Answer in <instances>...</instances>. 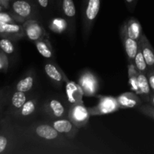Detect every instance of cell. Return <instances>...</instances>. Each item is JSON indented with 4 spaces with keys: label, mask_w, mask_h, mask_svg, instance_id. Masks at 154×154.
I'll use <instances>...</instances> for the list:
<instances>
[{
    "label": "cell",
    "mask_w": 154,
    "mask_h": 154,
    "mask_svg": "<svg viewBox=\"0 0 154 154\" xmlns=\"http://www.w3.org/2000/svg\"><path fill=\"white\" fill-rule=\"evenodd\" d=\"M38 105V100L36 98L30 99L27 100L25 103L24 104L21 108L18 110L19 114L21 117H27L31 116L32 114H34L36 111Z\"/></svg>",
    "instance_id": "20"
},
{
    "label": "cell",
    "mask_w": 154,
    "mask_h": 154,
    "mask_svg": "<svg viewBox=\"0 0 154 154\" xmlns=\"http://www.w3.org/2000/svg\"><path fill=\"white\" fill-rule=\"evenodd\" d=\"M79 85L85 96H95L98 90V82L97 78L91 72H85L79 78Z\"/></svg>",
    "instance_id": "8"
},
{
    "label": "cell",
    "mask_w": 154,
    "mask_h": 154,
    "mask_svg": "<svg viewBox=\"0 0 154 154\" xmlns=\"http://www.w3.org/2000/svg\"><path fill=\"white\" fill-rule=\"evenodd\" d=\"M61 11L67 22L69 34H73L75 30V14H76L73 0H62Z\"/></svg>",
    "instance_id": "9"
},
{
    "label": "cell",
    "mask_w": 154,
    "mask_h": 154,
    "mask_svg": "<svg viewBox=\"0 0 154 154\" xmlns=\"http://www.w3.org/2000/svg\"><path fill=\"white\" fill-rule=\"evenodd\" d=\"M45 72L51 81L58 84H61L63 82L64 77L63 72L52 63H46L45 65Z\"/></svg>",
    "instance_id": "17"
},
{
    "label": "cell",
    "mask_w": 154,
    "mask_h": 154,
    "mask_svg": "<svg viewBox=\"0 0 154 154\" xmlns=\"http://www.w3.org/2000/svg\"><path fill=\"white\" fill-rule=\"evenodd\" d=\"M101 0H82V34L85 40L90 35L97 16L101 8Z\"/></svg>",
    "instance_id": "1"
},
{
    "label": "cell",
    "mask_w": 154,
    "mask_h": 154,
    "mask_svg": "<svg viewBox=\"0 0 154 154\" xmlns=\"http://www.w3.org/2000/svg\"><path fill=\"white\" fill-rule=\"evenodd\" d=\"M34 132L39 138L45 141H54L62 136L51 125L39 124L34 129Z\"/></svg>",
    "instance_id": "13"
},
{
    "label": "cell",
    "mask_w": 154,
    "mask_h": 154,
    "mask_svg": "<svg viewBox=\"0 0 154 154\" xmlns=\"http://www.w3.org/2000/svg\"><path fill=\"white\" fill-rule=\"evenodd\" d=\"M137 84H138V88L140 90L139 95L141 96V99L149 102L151 89L146 74L141 73V72L137 73Z\"/></svg>",
    "instance_id": "16"
},
{
    "label": "cell",
    "mask_w": 154,
    "mask_h": 154,
    "mask_svg": "<svg viewBox=\"0 0 154 154\" xmlns=\"http://www.w3.org/2000/svg\"><path fill=\"white\" fill-rule=\"evenodd\" d=\"M8 145V139L3 135H0V153H3Z\"/></svg>",
    "instance_id": "29"
},
{
    "label": "cell",
    "mask_w": 154,
    "mask_h": 154,
    "mask_svg": "<svg viewBox=\"0 0 154 154\" xmlns=\"http://www.w3.org/2000/svg\"><path fill=\"white\" fill-rule=\"evenodd\" d=\"M27 101V96L25 93L17 90L11 97V105L15 109L18 110Z\"/></svg>",
    "instance_id": "24"
},
{
    "label": "cell",
    "mask_w": 154,
    "mask_h": 154,
    "mask_svg": "<svg viewBox=\"0 0 154 154\" xmlns=\"http://www.w3.org/2000/svg\"><path fill=\"white\" fill-rule=\"evenodd\" d=\"M13 21V18L8 14L4 13V12H0V22L12 23Z\"/></svg>",
    "instance_id": "28"
},
{
    "label": "cell",
    "mask_w": 154,
    "mask_h": 154,
    "mask_svg": "<svg viewBox=\"0 0 154 154\" xmlns=\"http://www.w3.org/2000/svg\"><path fill=\"white\" fill-rule=\"evenodd\" d=\"M91 116L105 115L120 109L117 99L112 96H100L98 105L88 108Z\"/></svg>",
    "instance_id": "3"
},
{
    "label": "cell",
    "mask_w": 154,
    "mask_h": 154,
    "mask_svg": "<svg viewBox=\"0 0 154 154\" xmlns=\"http://www.w3.org/2000/svg\"><path fill=\"white\" fill-rule=\"evenodd\" d=\"M51 126L62 135L68 139H72L75 138L79 132L77 128L69 119L59 118L51 121Z\"/></svg>",
    "instance_id": "5"
},
{
    "label": "cell",
    "mask_w": 154,
    "mask_h": 154,
    "mask_svg": "<svg viewBox=\"0 0 154 154\" xmlns=\"http://www.w3.org/2000/svg\"><path fill=\"white\" fill-rule=\"evenodd\" d=\"M66 93L68 99L72 104L78 102H82V97L83 96L82 90L79 84H75L72 81L66 82Z\"/></svg>",
    "instance_id": "15"
},
{
    "label": "cell",
    "mask_w": 154,
    "mask_h": 154,
    "mask_svg": "<svg viewBox=\"0 0 154 154\" xmlns=\"http://www.w3.org/2000/svg\"><path fill=\"white\" fill-rule=\"evenodd\" d=\"M128 82H129L130 87L133 92L137 93V95L140 94V90L138 88V84H137V73L138 72L135 69L134 63H128Z\"/></svg>",
    "instance_id": "21"
},
{
    "label": "cell",
    "mask_w": 154,
    "mask_h": 154,
    "mask_svg": "<svg viewBox=\"0 0 154 154\" xmlns=\"http://www.w3.org/2000/svg\"><path fill=\"white\" fill-rule=\"evenodd\" d=\"M120 37L122 39V44H123L124 49H125L128 63H134V57L137 54V49H138L139 47L138 42L130 38L127 35L124 24H122L120 28Z\"/></svg>",
    "instance_id": "6"
},
{
    "label": "cell",
    "mask_w": 154,
    "mask_h": 154,
    "mask_svg": "<svg viewBox=\"0 0 154 154\" xmlns=\"http://www.w3.org/2000/svg\"><path fill=\"white\" fill-rule=\"evenodd\" d=\"M134 65L135 66V69H137V71L138 72L146 74V72L149 70L147 67V65L146 63V61L144 60V57L143 56V54H142V51L140 46L138 47L137 54H136L135 57H134Z\"/></svg>",
    "instance_id": "23"
},
{
    "label": "cell",
    "mask_w": 154,
    "mask_h": 154,
    "mask_svg": "<svg viewBox=\"0 0 154 154\" xmlns=\"http://www.w3.org/2000/svg\"><path fill=\"white\" fill-rule=\"evenodd\" d=\"M149 102H150V104L154 106V93L153 92H151L150 94H149Z\"/></svg>",
    "instance_id": "33"
},
{
    "label": "cell",
    "mask_w": 154,
    "mask_h": 154,
    "mask_svg": "<svg viewBox=\"0 0 154 154\" xmlns=\"http://www.w3.org/2000/svg\"><path fill=\"white\" fill-rule=\"evenodd\" d=\"M45 113L54 119L63 118L66 116V108L60 101L57 99H51L44 105Z\"/></svg>",
    "instance_id": "11"
},
{
    "label": "cell",
    "mask_w": 154,
    "mask_h": 154,
    "mask_svg": "<svg viewBox=\"0 0 154 154\" xmlns=\"http://www.w3.org/2000/svg\"><path fill=\"white\" fill-rule=\"evenodd\" d=\"M126 33L130 38L139 42L140 36L143 34L142 27L139 21L135 18H130L128 21L124 23Z\"/></svg>",
    "instance_id": "14"
},
{
    "label": "cell",
    "mask_w": 154,
    "mask_h": 154,
    "mask_svg": "<svg viewBox=\"0 0 154 154\" xmlns=\"http://www.w3.org/2000/svg\"><path fill=\"white\" fill-rule=\"evenodd\" d=\"M0 33L23 36L24 35V26L14 23L0 22Z\"/></svg>",
    "instance_id": "18"
},
{
    "label": "cell",
    "mask_w": 154,
    "mask_h": 154,
    "mask_svg": "<svg viewBox=\"0 0 154 154\" xmlns=\"http://www.w3.org/2000/svg\"><path fill=\"white\" fill-rule=\"evenodd\" d=\"M23 26H24V35L31 42H36V41L45 38V29L36 20H27Z\"/></svg>",
    "instance_id": "4"
},
{
    "label": "cell",
    "mask_w": 154,
    "mask_h": 154,
    "mask_svg": "<svg viewBox=\"0 0 154 154\" xmlns=\"http://www.w3.org/2000/svg\"><path fill=\"white\" fill-rule=\"evenodd\" d=\"M50 1V3H51V5H55V0H49Z\"/></svg>",
    "instance_id": "34"
},
{
    "label": "cell",
    "mask_w": 154,
    "mask_h": 154,
    "mask_svg": "<svg viewBox=\"0 0 154 154\" xmlns=\"http://www.w3.org/2000/svg\"><path fill=\"white\" fill-rule=\"evenodd\" d=\"M124 1H125L128 8L129 9L130 11H133L137 0H124Z\"/></svg>",
    "instance_id": "31"
},
{
    "label": "cell",
    "mask_w": 154,
    "mask_h": 154,
    "mask_svg": "<svg viewBox=\"0 0 154 154\" xmlns=\"http://www.w3.org/2000/svg\"><path fill=\"white\" fill-rule=\"evenodd\" d=\"M61 1L62 0H55L56 7L59 11H61Z\"/></svg>",
    "instance_id": "32"
},
{
    "label": "cell",
    "mask_w": 154,
    "mask_h": 154,
    "mask_svg": "<svg viewBox=\"0 0 154 154\" xmlns=\"http://www.w3.org/2000/svg\"><path fill=\"white\" fill-rule=\"evenodd\" d=\"M0 48L7 54H12L14 51V47L12 42L7 38H2L0 40Z\"/></svg>",
    "instance_id": "25"
},
{
    "label": "cell",
    "mask_w": 154,
    "mask_h": 154,
    "mask_svg": "<svg viewBox=\"0 0 154 154\" xmlns=\"http://www.w3.org/2000/svg\"><path fill=\"white\" fill-rule=\"evenodd\" d=\"M36 5L33 0H15L12 3L14 12L20 17L26 20L31 19L33 13L36 12Z\"/></svg>",
    "instance_id": "7"
},
{
    "label": "cell",
    "mask_w": 154,
    "mask_h": 154,
    "mask_svg": "<svg viewBox=\"0 0 154 154\" xmlns=\"http://www.w3.org/2000/svg\"><path fill=\"white\" fill-rule=\"evenodd\" d=\"M137 110L144 115L148 116L154 120V106L148 104H142L137 108Z\"/></svg>",
    "instance_id": "26"
},
{
    "label": "cell",
    "mask_w": 154,
    "mask_h": 154,
    "mask_svg": "<svg viewBox=\"0 0 154 154\" xmlns=\"http://www.w3.org/2000/svg\"><path fill=\"white\" fill-rule=\"evenodd\" d=\"M35 76L33 75H28L18 81L16 85V90L27 93L33 89L34 85Z\"/></svg>",
    "instance_id": "22"
},
{
    "label": "cell",
    "mask_w": 154,
    "mask_h": 154,
    "mask_svg": "<svg viewBox=\"0 0 154 154\" xmlns=\"http://www.w3.org/2000/svg\"><path fill=\"white\" fill-rule=\"evenodd\" d=\"M36 1L37 2L38 5L43 9H48L51 5L49 0H36Z\"/></svg>",
    "instance_id": "30"
},
{
    "label": "cell",
    "mask_w": 154,
    "mask_h": 154,
    "mask_svg": "<svg viewBox=\"0 0 154 154\" xmlns=\"http://www.w3.org/2000/svg\"><path fill=\"white\" fill-rule=\"evenodd\" d=\"M153 71H154V69H153Z\"/></svg>",
    "instance_id": "35"
},
{
    "label": "cell",
    "mask_w": 154,
    "mask_h": 154,
    "mask_svg": "<svg viewBox=\"0 0 154 154\" xmlns=\"http://www.w3.org/2000/svg\"><path fill=\"white\" fill-rule=\"evenodd\" d=\"M146 77H147L148 81H149V87H150L151 90L152 92L154 93V71L153 69H151V70H148V72H146Z\"/></svg>",
    "instance_id": "27"
},
{
    "label": "cell",
    "mask_w": 154,
    "mask_h": 154,
    "mask_svg": "<svg viewBox=\"0 0 154 154\" xmlns=\"http://www.w3.org/2000/svg\"><path fill=\"white\" fill-rule=\"evenodd\" d=\"M144 60L149 70L154 69V49L144 34H142L138 42Z\"/></svg>",
    "instance_id": "12"
},
{
    "label": "cell",
    "mask_w": 154,
    "mask_h": 154,
    "mask_svg": "<svg viewBox=\"0 0 154 154\" xmlns=\"http://www.w3.org/2000/svg\"><path fill=\"white\" fill-rule=\"evenodd\" d=\"M90 117L88 109L82 102L72 104L67 113V118L79 129L87 124Z\"/></svg>",
    "instance_id": "2"
},
{
    "label": "cell",
    "mask_w": 154,
    "mask_h": 154,
    "mask_svg": "<svg viewBox=\"0 0 154 154\" xmlns=\"http://www.w3.org/2000/svg\"><path fill=\"white\" fill-rule=\"evenodd\" d=\"M38 52L46 59H51L53 57V51L48 39H41L35 42Z\"/></svg>",
    "instance_id": "19"
},
{
    "label": "cell",
    "mask_w": 154,
    "mask_h": 154,
    "mask_svg": "<svg viewBox=\"0 0 154 154\" xmlns=\"http://www.w3.org/2000/svg\"><path fill=\"white\" fill-rule=\"evenodd\" d=\"M119 108H138L143 104L142 99L134 92H127L121 94L116 98Z\"/></svg>",
    "instance_id": "10"
}]
</instances>
